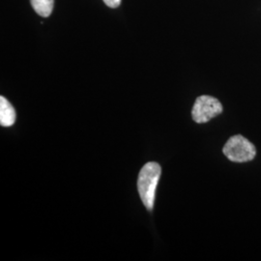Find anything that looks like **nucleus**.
Returning <instances> with one entry per match:
<instances>
[{
	"mask_svg": "<svg viewBox=\"0 0 261 261\" xmlns=\"http://www.w3.org/2000/svg\"><path fill=\"white\" fill-rule=\"evenodd\" d=\"M103 1L107 6H109L110 8H113V9L119 7L121 4V0H103Z\"/></svg>",
	"mask_w": 261,
	"mask_h": 261,
	"instance_id": "obj_6",
	"label": "nucleus"
},
{
	"mask_svg": "<svg viewBox=\"0 0 261 261\" xmlns=\"http://www.w3.org/2000/svg\"><path fill=\"white\" fill-rule=\"evenodd\" d=\"M30 3L39 16L47 18L53 13L55 0H30Z\"/></svg>",
	"mask_w": 261,
	"mask_h": 261,
	"instance_id": "obj_5",
	"label": "nucleus"
},
{
	"mask_svg": "<svg viewBox=\"0 0 261 261\" xmlns=\"http://www.w3.org/2000/svg\"><path fill=\"white\" fill-rule=\"evenodd\" d=\"M162 168L157 163H147L140 169L138 178V191L140 199L149 211H152L155 202L156 190L159 179L161 176Z\"/></svg>",
	"mask_w": 261,
	"mask_h": 261,
	"instance_id": "obj_1",
	"label": "nucleus"
},
{
	"mask_svg": "<svg viewBox=\"0 0 261 261\" xmlns=\"http://www.w3.org/2000/svg\"><path fill=\"white\" fill-rule=\"evenodd\" d=\"M223 152L226 158L235 163L252 161L256 155L254 145L241 135L233 136L227 140Z\"/></svg>",
	"mask_w": 261,
	"mask_h": 261,
	"instance_id": "obj_2",
	"label": "nucleus"
},
{
	"mask_svg": "<svg viewBox=\"0 0 261 261\" xmlns=\"http://www.w3.org/2000/svg\"><path fill=\"white\" fill-rule=\"evenodd\" d=\"M222 112L223 106L218 99L208 95H202L196 99L193 107L192 116L194 121L202 124L210 121Z\"/></svg>",
	"mask_w": 261,
	"mask_h": 261,
	"instance_id": "obj_3",
	"label": "nucleus"
},
{
	"mask_svg": "<svg viewBox=\"0 0 261 261\" xmlns=\"http://www.w3.org/2000/svg\"><path fill=\"white\" fill-rule=\"evenodd\" d=\"M16 121V112L13 106L3 96L0 97V125L10 127Z\"/></svg>",
	"mask_w": 261,
	"mask_h": 261,
	"instance_id": "obj_4",
	"label": "nucleus"
}]
</instances>
